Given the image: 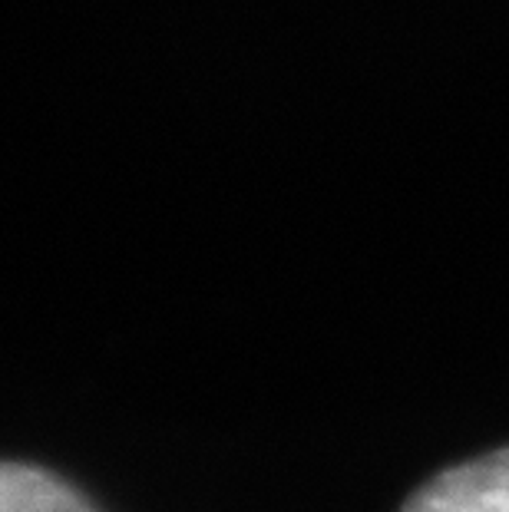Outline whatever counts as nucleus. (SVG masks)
Returning <instances> with one entry per match:
<instances>
[{
	"instance_id": "obj_2",
	"label": "nucleus",
	"mask_w": 509,
	"mask_h": 512,
	"mask_svg": "<svg viewBox=\"0 0 509 512\" xmlns=\"http://www.w3.org/2000/svg\"><path fill=\"white\" fill-rule=\"evenodd\" d=\"M0 512H100L67 479L30 463L0 470Z\"/></svg>"
},
{
	"instance_id": "obj_1",
	"label": "nucleus",
	"mask_w": 509,
	"mask_h": 512,
	"mask_svg": "<svg viewBox=\"0 0 509 512\" xmlns=\"http://www.w3.org/2000/svg\"><path fill=\"white\" fill-rule=\"evenodd\" d=\"M400 512H509V446L437 473Z\"/></svg>"
}]
</instances>
